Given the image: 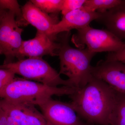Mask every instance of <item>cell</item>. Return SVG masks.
<instances>
[{
  "mask_svg": "<svg viewBox=\"0 0 125 125\" xmlns=\"http://www.w3.org/2000/svg\"><path fill=\"white\" fill-rule=\"evenodd\" d=\"M78 115L89 125H108L116 100V92L106 83L93 77L69 96Z\"/></svg>",
  "mask_w": 125,
  "mask_h": 125,
  "instance_id": "cell-1",
  "label": "cell"
},
{
  "mask_svg": "<svg viewBox=\"0 0 125 125\" xmlns=\"http://www.w3.org/2000/svg\"><path fill=\"white\" fill-rule=\"evenodd\" d=\"M70 32L57 35L61 44L58 56L60 60V74L64 75L74 88H81L92 79V58L96 53L87 48H75L69 43Z\"/></svg>",
  "mask_w": 125,
  "mask_h": 125,
  "instance_id": "cell-2",
  "label": "cell"
},
{
  "mask_svg": "<svg viewBox=\"0 0 125 125\" xmlns=\"http://www.w3.org/2000/svg\"><path fill=\"white\" fill-rule=\"evenodd\" d=\"M76 89L69 86L50 87L24 78H15L10 84L0 92V96L1 99L11 102L26 103L39 106L52 96H69Z\"/></svg>",
  "mask_w": 125,
  "mask_h": 125,
  "instance_id": "cell-3",
  "label": "cell"
},
{
  "mask_svg": "<svg viewBox=\"0 0 125 125\" xmlns=\"http://www.w3.org/2000/svg\"><path fill=\"white\" fill-rule=\"evenodd\" d=\"M0 68L10 69L26 79L50 87L62 85L73 87L68 79L61 78L60 73L42 57H31L3 64Z\"/></svg>",
  "mask_w": 125,
  "mask_h": 125,
  "instance_id": "cell-4",
  "label": "cell"
},
{
  "mask_svg": "<svg viewBox=\"0 0 125 125\" xmlns=\"http://www.w3.org/2000/svg\"><path fill=\"white\" fill-rule=\"evenodd\" d=\"M71 41L78 48L85 47L94 53L115 52L120 50L125 42L107 29L94 28L89 25L77 30Z\"/></svg>",
  "mask_w": 125,
  "mask_h": 125,
  "instance_id": "cell-5",
  "label": "cell"
},
{
  "mask_svg": "<svg viewBox=\"0 0 125 125\" xmlns=\"http://www.w3.org/2000/svg\"><path fill=\"white\" fill-rule=\"evenodd\" d=\"M23 31L13 12L9 10H0V53L5 57L3 64L13 62L22 42Z\"/></svg>",
  "mask_w": 125,
  "mask_h": 125,
  "instance_id": "cell-6",
  "label": "cell"
},
{
  "mask_svg": "<svg viewBox=\"0 0 125 125\" xmlns=\"http://www.w3.org/2000/svg\"><path fill=\"white\" fill-rule=\"evenodd\" d=\"M60 47L57 36L48 35L37 31L34 38L23 41L15 58L21 60L25 57L28 58L42 57L46 55L58 56Z\"/></svg>",
  "mask_w": 125,
  "mask_h": 125,
  "instance_id": "cell-7",
  "label": "cell"
},
{
  "mask_svg": "<svg viewBox=\"0 0 125 125\" xmlns=\"http://www.w3.org/2000/svg\"><path fill=\"white\" fill-rule=\"evenodd\" d=\"M39 107L47 125H89L81 118L70 102L51 98Z\"/></svg>",
  "mask_w": 125,
  "mask_h": 125,
  "instance_id": "cell-8",
  "label": "cell"
},
{
  "mask_svg": "<svg viewBox=\"0 0 125 125\" xmlns=\"http://www.w3.org/2000/svg\"><path fill=\"white\" fill-rule=\"evenodd\" d=\"M92 75L106 83L116 92L125 94V64L101 60L92 66Z\"/></svg>",
  "mask_w": 125,
  "mask_h": 125,
  "instance_id": "cell-9",
  "label": "cell"
},
{
  "mask_svg": "<svg viewBox=\"0 0 125 125\" xmlns=\"http://www.w3.org/2000/svg\"><path fill=\"white\" fill-rule=\"evenodd\" d=\"M35 105L26 103H14L1 99L0 108L21 125H47L42 113Z\"/></svg>",
  "mask_w": 125,
  "mask_h": 125,
  "instance_id": "cell-10",
  "label": "cell"
},
{
  "mask_svg": "<svg viewBox=\"0 0 125 125\" xmlns=\"http://www.w3.org/2000/svg\"><path fill=\"white\" fill-rule=\"evenodd\" d=\"M97 11H87L81 8L63 16L62 19L55 25L48 33V35L57 36L59 34L76 30L89 25L94 20L99 17Z\"/></svg>",
  "mask_w": 125,
  "mask_h": 125,
  "instance_id": "cell-11",
  "label": "cell"
},
{
  "mask_svg": "<svg viewBox=\"0 0 125 125\" xmlns=\"http://www.w3.org/2000/svg\"><path fill=\"white\" fill-rule=\"evenodd\" d=\"M96 21L103 25L121 40H125V0L108 10L99 13Z\"/></svg>",
  "mask_w": 125,
  "mask_h": 125,
  "instance_id": "cell-12",
  "label": "cell"
},
{
  "mask_svg": "<svg viewBox=\"0 0 125 125\" xmlns=\"http://www.w3.org/2000/svg\"><path fill=\"white\" fill-rule=\"evenodd\" d=\"M21 9L27 25L31 24L37 31L47 34H48L54 25L59 22L57 16L49 15L34 5L31 1L27 2Z\"/></svg>",
  "mask_w": 125,
  "mask_h": 125,
  "instance_id": "cell-13",
  "label": "cell"
},
{
  "mask_svg": "<svg viewBox=\"0 0 125 125\" xmlns=\"http://www.w3.org/2000/svg\"><path fill=\"white\" fill-rule=\"evenodd\" d=\"M108 125H125V94L116 92L115 103Z\"/></svg>",
  "mask_w": 125,
  "mask_h": 125,
  "instance_id": "cell-14",
  "label": "cell"
},
{
  "mask_svg": "<svg viewBox=\"0 0 125 125\" xmlns=\"http://www.w3.org/2000/svg\"><path fill=\"white\" fill-rule=\"evenodd\" d=\"M122 0H86L81 7L87 11L99 13L108 10L120 4Z\"/></svg>",
  "mask_w": 125,
  "mask_h": 125,
  "instance_id": "cell-15",
  "label": "cell"
},
{
  "mask_svg": "<svg viewBox=\"0 0 125 125\" xmlns=\"http://www.w3.org/2000/svg\"><path fill=\"white\" fill-rule=\"evenodd\" d=\"M9 10L15 14L17 22L20 27L27 25L23 17L22 9L16 0H0V10Z\"/></svg>",
  "mask_w": 125,
  "mask_h": 125,
  "instance_id": "cell-16",
  "label": "cell"
},
{
  "mask_svg": "<svg viewBox=\"0 0 125 125\" xmlns=\"http://www.w3.org/2000/svg\"><path fill=\"white\" fill-rule=\"evenodd\" d=\"M64 0H32L34 5L45 13H57L61 11Z\"/></svg>",
  "mask_w": 125,
  "mask_h": 125,
  "instance_id": "cell-17",
  "label": "cell"
},
{
  "mask_svg": "<svg viewBox=\"0 0 125 125\" xmlns=\"http://www.w3.org/2000/svg\"><path fill=\"white\" fill-rule=\"evenodd\" d=\"M15 73L10 69L0 68V92L11 83L15 79Z\"/></svg>",
  "mask_w": 125,
  "mask_h": 125,
  "instance_id": "cell-18",
  "label": "cell"
},
{
  "mask_svg": "<svg viewBox=\"0 0 125 125\" xmlns=\"http://www.w3.org/2000/svg\"><path fill=\"white\" fill-rule=\"evenodd\" d=\"M85 1L86 0H64L61 11L63 16L71 11L80 9Z\"/></svg>",
  "mask_w": 125,
  "mask_h": 125,
  "instance_id": "cell-19",
  "label": "cell"
},
{
  "mask_svg": "<svg viewBox=\"0 0 125 125\" xmlns=\"http://www.w3.org/2000/svg\"><path fill=\"white\" fill-rule=\"evenodd\" d=\"M105 60L116 61L125 64V42L122 48L115 52H109Z\"/></svg>",
  "mask_w": 125,
  "mask_h": 125,
  "instance_id": "cell-20",
  "label": "cell"
},
{
  "mask_svg": "<svg viewBox=\"0 0 125 125\" xmlns=\"http://www.w3.org/2000/svg\"><path fill=\"white\" fill-rule=\"evenodd\" d=\"M8 114L0 108V125H8Z\"/></svg>",
  "mask_w": 125,
  "mask_h": 125,
  "instance_id": "cell-21",
  "label": "cell"
},
{
  "mask_svg": "<svg viewBox=\"0 0 125 125\" xmlns=\"http://www.w3.org/2000/svg\"><path fill=\"white\" fill-rule=\"evenodd\" d=\"M8 125H21L14 118H12L9 115V116H8Z\"/></svg>",
  "mask_w": 125,
  "mask_h": 125,
  "instance_id": "cell-22",
  "label": "cell"
}]
</instances>
